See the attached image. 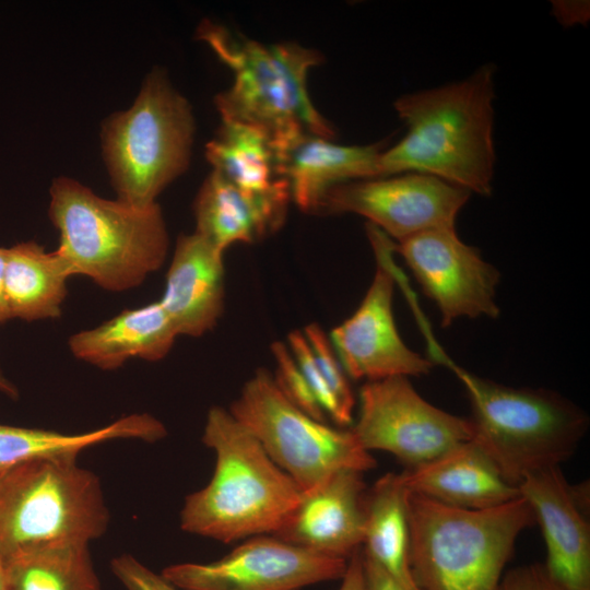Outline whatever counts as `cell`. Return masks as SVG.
I'll use <instances>...</instances> for the list:
<instances>
[{"label": "cell", "instance_id": "obj_1", "mask_svg": "<svg viewBox=\"0 0 590 590\" xmlns=\"http://www.w3.org/2000/svg\"><path fill=\"white\" fill-rule=\"evenodd\" d=\"M495 66L393 103L405 135L384 150L380 177L420 173L484 197L493 191Z\"/></svg>", "mask_w": 590, "mask_h": 590}, {"label": "cell", "instance_id": "obj_2", "mask_svg": "<svg viewBox=\"0 0 590 590\" xmlns=\"http://www.w3.org/2000/svg\"><path fill=\"white\" fill-rule=\"evenodd\" d=\"M202 441L215 453L213 475L186 497L180 528L223 543L273 534L300 498L297 484L228 410H209Z\"/></svg>", "mask_w": 590, "mask_h": 590}, {"label": "cell", "instance_id": "obj_3", "mask_svg": "<svg viewBox=\"0 0 590 590\" xmlns=\"http://www.w3.org/2000/svg\"><path fill=\"white\" fill-rule=\"evenodd\" d=\"M197 34L234 76L232 86L215 97L222 119L262 130L276 154L305 134L334 138L307 91L309 69L322 62L319 51L292 42L263 44L209 20Z\"/></svg>", "mask_w": 590, "mask_h": 590}, {"label": "cell", "instance_id": "obj_4", "mask_svg": "<svg viewBox=\"0 0 590 590\" xmlns=\"http://www.w3.org/2000/svg\"><path fill=\"white\" fill-rule=\"evenodd\" d=\"M49 196L48 215L60 236L56 251L72 275L121 292L164 263L168 234L158 203L138 208L108 200L69 177L54 179Z\"/></svg>", "mask_w": 590, "mask_h": 590}, {"label": "cell", "instance_id": "obj_5", "mask_svg": "<svg viewBox=\"0 0 590 590\" xmlns=\"http://www.w3.org/2000/svg\"><path fill=\"white\" fill-rule=\"evenodd\" d=\"M410 562L420 590H496L518 536L535 524L521 496L461 509L408 491Z\"/></svg>", "mask_w": 590, "mask_h": 590}, {"label": "cell", "instance_id": "obj_6", "mask_svg": "<svg viewBox=\"0 0 590 590\" xmlns=\"http://www.w3.org/2000/svg\"><path fill=\"white\" fill-rule=\"evenodd\" d=\"M438 358L467 390L473 440L510 483L518 486L529 474L559 467L576 452L589 425L577 405L555 392L507 387Z\"/></svg>", "mask_w": 590, "mask_h": 590}, {"label": "cell", "instance_id": "obj_7", "mask_svg": "<svg viewBox=\"0 0 590 590\" xmlns=\"http://www.w3.org/2000/svg\"><path fill=\"white\" fill-rule=\"evenodd\" d=\"M194 132L188 99L162 68L152 69L132 105L102 123V156L117 199L138 208L157 203L187 170Z\"/></svg>", "mask_w": 590, "mask_h": 590}, {"label": "cell", "instance_id": "obj_8", "mask_svg": "<svg viewBox=\"0 0 590 590\" xmlns=\"http://www.w3.org/2000/svg\"><path fill=\"white\" fill-rule=\"evenodd\" d=\"M78 457H45L0 472V556L25 547L91 541L109 523L99 479Z\"/></svg>", "mask_w": 590, "mask_h": 590}, {"label": "cell", "instance_id": "obj_9", "mask_svg": "<svg viewBox=\"0 0 590 590\" xmlns=\"http://www.w3.org/2000/svg\"><path fill=\"white\" fill-rule=\"evenodd\" d=\"M228 411L302 492L337 471L376 467L352 429L331 427L297 409L266 369L245 382Z\"/></svg>", "mask_w": 590, "mask_h": 590}, {"label": "cell", "instance_id": "obj_10", "mask_svg": "<svg viewBox=\"0 0 590 590\" xmlns=\"http://www.w3.org/2000/svg\"><path fill=\"white\" fill-rule=\"evenodd\" d=\"M351 429L365 450L389 452L405 469L474 437L470 418L434 406L404 376L366 381L359 390L358 418Z\"/></svg>", "mask_w": 590, "mask_h": 590}, {"label": "cell", "instance_id": "obj_11", "mask_svg": "<svg viewBox=\"0 0 590 590\" xmlns=\"http://www.w3.org/2000/svg\"><path fill=\"white\" fill-rule=\"evenodd\" d=\"M366 229L378 259L374 279L357 309L331 331L329 339L345 374L353 379L428 375L434 363L408 347L396 326L394 244L375 225L367 223Z\"/></svg>", "mask_w": 590, "mask_h": 590}, {"label": "cell", "instance_id": "obj_12", "mask_svg": "<svg viewBox=\"0 0 590 590\" xmlns=\"http://www.w3.org/2000/svg\"><path fill=\"white\" fill-rule=\"evenodd\" d=\"M471 194L430 175L402 173L338 185L324 196L318 213L362 215L401 241L428 229L456 228Z\"/></svg>", "mask_w": 590, "mask_h": 590}, {"label": "cell", "instance_id": "obj_13", "mask_svg": "<svg viewBox=\"0 0 590 590\" xmlns=\"http://www.w3.org/2000/svg\"><path fill=\"white\" fill-rule=\"evenodd\" d=\"M347 560L257 535L214 562L174 564L161 574L180 590H299L341 579Z\"/></svg>", "mask_w": 590, "mask_h": 590}, {"label": "cell", "instance_id": "obj_14", "mask_svg": "<svg viewBox=\"0 0 590 590\" xmlns=\"http://www.w3.org/2000/svg\"><path fill=\"white\" fill-rule=\"evenodd\" d=\"M394 251L436 304L444 328L460 317L499 316L495 300L499 272L463 243L456 228L421 232L399 241Z\"/></svg>", "mask_w": 590, "mask_h": 590}, {"label": "cell", "instance_id": "obj_15", "mask_svg": "<svg viewBox=\"0 0 590 590\" xmlns=\"http://www.w3.org/2000/svg\"><path fill=\"white\" fill-rule=\"evenodd\" d=\"M367 491L363 472L337 471L302 492L272 535L310 552L349 559L364 543Z\"/></svg>", "mask_w": 590, "mask_h": 590}, {"label": "cell", "instance_id": "obj_16", "mask_svg": "<svg viewBox=\"0 0 590 590\" xmlns=\"http://www.w3.org/2000/svg\"><path fill=\"white\" fill-rule=\"evenodd\" d=\"M518 488L541 528L548 574L566 590H590L586 491L571 486L559 467L529 474Z\"/></svg>", "mask_w": 590, "mask_h": 590}, {"label": "cell", "instance_id": "obj_17", "mask_svg": "<svg viewBox=\"0 0 590 590\" xmlns=\"http://www.w3.org/2000/svg\"><path fill=\"white\" fill-rule=\"evenodd\" d=\"M291 199L284 179L264 193H249L212 169L193 203L196 233L222 253L237 243H255L284 223Z\"/></svg>", "mask_w": 590, "mask_h": 590}, {"label": "cell", "instance_id": "obj_18", "mask_svg": "<svg viewBox=\"0 0 590 590\" xmlns=\"http://www.w3.org/2000/svg\"><path fill=\"white\" fill-rule=\"evenodd\" d=\"M401 476L409 492L461 509L494 508L520 497L518 486L473 439Z\"/></svg>", "mask_w": 590, "mask_h": 590}, {"label": "cell", "instance_id": "obj_19", "mask_svg": "<svg viewBox=\"0 0 590 590\" xmlns=\"http://www.w3.org/2000/svg\"><path fill=\"white\" fill-rule=\"evenodd\" d=\"M223 255L196 232L177 239L164 295L158 302L178 335L201 337L214 328L222 315Z\"/></svg>", "mask_w": 590, "mask_h": 590}, {"label": "cell", "instance_id": "obj_20", "mask_svg": "<svg viewBox=\"0 0 590 590\" xmlns=\"http://www.w3.org/2000/svg\"><path fill=\"white\" fill-rule=\"evenodd\" d=\"M384 144L341 145L305 134L276 154L279 175L291 199L305 212L318 213L329 190L349 181L380 177Z\"/></svg>", "mask_w": 590, "mask_h": 590}, {"label": "cell", "instance_id": "obj_21", "mask_svg": "<svg viewBox=\"0 0 590 590\" xmlns=\"http://www.w3.org/2000/svg\"><path fill=\"white\" fill-rule=\"evenodd\" d=\"M178 335L160 302L126 309L101 326L69 339L72 354L101 369L120 367L130 358H164Z\"/></svg>", "mask_w": 590, "mask_h": 590}, {"label": "cell", "instance_id": "obj_22", "mask_svg": "<svg viewBox=\"0 0 590 590\" xmlns=\"http://www.w3.org/2000/svg\"><path fill=\"white\" fill-rule=\"evenodd\" d=\"M71 276L68 263L56 250L47 252L33 240L7 248L4 295L11 319L58 318Z\"/></svg>", "mask_w": 590, "mask_h": 590}, {"label": "cell", "instance_id": "obj_23", "mask_svg": "<svg viewBox=\"0 0 590 590\" xmlns=\"http://www.w3.org/2000/svg\"><path fill=\"white\" fill-rule=\"evenodd\" d=\"M164 424L146 414H131L101 428L80 434L0 424V472L28 460L73 456L115 439L155 442L166 436Z\"/></svg>", "mask_w": 590, "mask_h": 590}, {"label": "cell", "instance_id": "obj_24", "mask_svg": "<svg viewBox=\"0 0 590 590\" xmlns=\"http://www.w3.org/2000/svg\"><path fill=\"white\" fill-rule=\"evenodd\" d=\"M406 496L408 489L401 473L385 474L367 491V518L362 551L403 590H420L410 562Z\"/></svg>", "mask_w": 590, "mask_h": 590}, {"label": "cell", "instance_id": "obj_25", "mask_svg": "<svg viewBox=\"0 0 590 590\" xmlns=\"http://www.w3.org/2000/svg\"><path fill=\"white\" fill-rule=\"evenodd\" d=\"M205 157L213 170L249 193L268 192L284 180L271 139L239 121L222 119L215 138L205 144Z\"/></svg>", "mask_w": 590, "mask_h": 590}, {"label": "cell", "instance_id": "obj_26", "mask_svg": "<svg viewBox=\"0 0 590 590\" xmlns=\"http://www.w3.org/2000/svg\"><path fill=\"white\" fill-rule=\"evenodd\" d=\"M3 562L9 590H102L87 543L25 547Z\"/></svg>", "mask_w": 590, "mask_h": 590}, {"label": "cell", "instance_id": "obj_27", "mask_svg": "<svg viewBox=\"0 0 590 590\" xmlns=\"http://www.w3.org/2000/svg\"><path fill=\"white\" fill-rule=\"evenodd\" d=\"M303 333L323 379L341 408L347 425L352 424L355 397L347 375L339 361L329 337L317 323H310L305 327Z\"/></svg>", "mask_w": 590, "mask_h": 590}, {"label": "cell", "instance_id": "obj_28", "mask_svg": "<svg viewBox=\"0 0 590 590\" xmlns=\"http://www.w3.org/2000/svg\"><path fill=\"white\" fill-rule=\"evenodd\" d=\"M271 352L275 362V374L272 376L282 394L307 415L326 422V414L317 403L287 345L274 342Z\"/></svg>", "mask_w": 590, "mask_h": 590}, {"label": "cell", "instance_id": "obj_29", "mask_svg": "<svg viewBox=\"0 0 590 590\" xmlns=\"http://www.w3.org/2000/svg\"><path fill=\"white\" fill-rule=\"evenodd\" d=\"M286 345L326 416H330L340 426H347L334 394L317 366L303 331H292L287 335Z\"/></svg>", "mask_w": 590, "mask_h": 590}, {"label": "cell", "instance_id": "obj_30", "mask_svg": "<svg viewBox=\"0 0 590 590\" xmlns=\"http://www.w3.org/2000/svg\"><path fill=\"white\" fill-rule=\"evenodd\" d=\"M110 568L127 590H180L130 554L115 557Z\"/></svg>", "mask_w": 590, "mask_h": 590}, {"label": "cell", "instance_id": "obj_31", "mask_svg": "<svg viewBox=\"0 0 590 590\" xmlns=\"http://www.w3.org/2000/svg\"><path fill=\"white\" fill-rule=\"evenodd\" d=\"M496 590H566L546 570L544 564L519 566L503 575Z\"/></svg>", "mask_w": 590, "mask_h": 590}, {"label": "cell", "instance_id": "obj_32", "mask_svg": "<svg viewBox=\"0 0 590 590\" xmlns=\"http://www.w3.org/2000/svg\"><path fill=\"white\" fill-rule=\"evenodd\" d=\"M552 13L557 22L568 27L589 21V2L552 1Z\"/></svg>", "mask_w": 590, "mask_h": 590}, {"label": "cell", "instance_id": "obj_33", "mask_svg": "<svg viewBox=\"0 0 590 590\" xmlns=\"http://www.w3.org/2000/svg\"><path fill=\"white\" fill-rule=\"evenodd\" d=\"M362 554L365 590H403L376 562Z\"/></svg>", "mask_w": 590, "mask_h": 590}, {"label": "cell", "instance_id": "obj_34", "mask_svg": "<svg viewBox=\"0 0 590 590\" xmlns=\"http://www.w3.org/2000/svg\"><path fill=\"white\" fill-rule=\"evenodd\" d=\"M341 580L339 590H365L362 548L349 558L347 568Z\"/></svg>", "mask_w": 590, "mask_h": 590}, {"label": "cell", "instance_id": "obj_35", "mask_svg": "<svg viewBox=\"0 0 590 590\" xmlns=\"http://www.w3.org/2000/svg\"><path fill=\"white\" fill-rule=\"evenodd\" d=\"M7 248L0 247V324L11 319L4 295Z\"/></svg>", "mask_w": 590, "mask_h": 590}, {"label": "cell", "instance_id": "obj_36", "mask_svg": "<svg viewBox=\"0 0 590 590\" xmlns=\"http://www.w3.org/2000/svg\"><path fill=\"white\" fill-rule=\"evenodd\" d=\"M0 392L9 398L16 399L19 397V390L15 385L9 380L0 368Z\"/></svg>", "mask_w": 590, "mask_h": 590}, {"label": "cell", "instance_id": "obj_37", "mask_svg": "<svg viewBox=\"0 0 590 590\" xmlns=\"http://www.w3.org/2000/svg\"><path fill=\"white\" fill-rule=\"evenodd\" d=\"M0 590H9L5 575L4 562L0 556Z\"/></svg>", "mask_w": 590, "mask_h": 590}]
</instances>
